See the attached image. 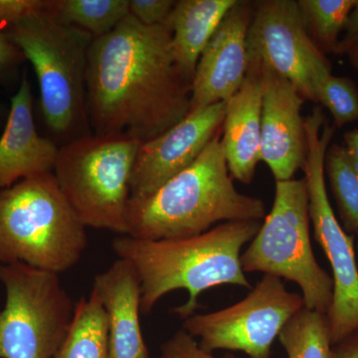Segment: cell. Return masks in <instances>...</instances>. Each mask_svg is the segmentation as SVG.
Masks as SVG:
<instances>
[{"label":"cell","instance_id":"obj_20","mask_svg":"<svg viewBox=\"0 0 358 358\" xmlns=\"http://www.w3.org/2000/svg\"><path fill=\"white\" fill-rule=\"evenodd\" d=\"M48 10L61 24L75 26L98 38L128 17L129 0H49Z\"/></svg>","mask_w":358,"mask_h":358},{"label":"cell","instance_id":"obj_30","mask_svg":"<svg viewBox=\"0 0 358 358\" xmlns=\"http://www.w3.org/2000/svg\"><path fill=\"white\" fill-rule=\"evenodd\" d=\"M331 358H358V327L333 345Z\"/></svg>","mask_w":358,"mask_h":358},{"label":"cell","instance_id":"obj_32","mask_svg":"<svg viewBox=\"0 0 358 358\" xmlns=\"http://www.w3.org/2000/svg\"><path fill=\"white\" fill-rule=\"evenodd\" d=\"M343 55L348 56V62L358 72V37L346 49Z\"/></svg>","mask_w":358,"mask_h":358},{"label":"cell","instance_id":"obj_22","mask_svg":"<svg viewBox=\"0 0 358 358\" xmlns=\"http://www.w3.org/2000/svg\"><path fill=\"white\" fill-rule=\"evenodd\" d=\"M324 174L338 204L341 226L348 234L358 232V173L345 145H329Z\"/></svg>","mask_w":358,"mask_h":358},{"label":"cell","instance_id":"obj_11","mask_svg":"<svg viewBox=\"0 0 358 358\" xmlns=\"http://www.w3.org/2000/svg\"><path fill=\"white\" fill-rule=\"evenodd\" d=\"M247 47L293 84L306 101L317 103V89L331 75V64L308 36L296 0H263L254 4Z\"/></svg>","mask_w":358,"mask_h":358},{"label":"cell","instance_id":"obj_15","mask_svg":"<svg viewBox=\"0 0 358 358\" xmlns=\"http://www.w3.org/2000/svg\"><path fill=\"white\" fill-rule=\"evenodd\" d=\"M58 152L57 145L35 128L31 84L24 72L0 136V190L22 179L53 173Z\"/></svg>","mask_w":358,"mask_h":358},{"label":"cell","instance_id":"obj_7","mask_svg":"<svg viewBox=\"0 0 358 358\" xmlns=\"http://www.w3.org/2000/svg\"><path fill=\"white\" fill-rule=\"evenodd\" d=\"M307 181H275L274 203L240 257L245 273L261 272L296 282L305 307L327 313L333 277L317 263L310 242Z\"/></svg>","mask_w":358,"mask_h":358},{"label":"cell","instance_id":"obj_27","mask_svg":"<svg viewBox=\"0 0 358 358\" xmlns=\"http://www.w3.org/2000/svg\"><path fill=\"white\" fill-rule=\"evenodd\" d=\"M159 358H216L205 352L199 343L185 329L176 331L162 345Z\"/></svg>","mask_w":358,"mask_h":358},{"label":"cell","instance_id":"obj_17","mask_svg":"<svg viewBox=\"0 0 358 358\" xmlns=\"http://www.w3.org/2000/svg\"><path fill=\"white\" fill-rule=\"evenodd\" d=\"M249 61L243 84L226 102L221 138L230 176L245 185L253 181L261 162L262 62Z\"/></svg>","mask_w":358,"mask_h":358},{"label":"cell","instance_id":"obj_24","mask_svg":"<svg viewBox=\"0 0 358 358\" xmlns=\"http://www.w3.org/2000/svg\"><path fill=\"white\" fill-rule=\"evenodd\" d=\"M317 101L333 115L336 129L358 121V88L350 78L329 75L317 87Z\"/></svg>","mask_w":358,"mask_h":358},{"label":"cell","instance_id":"obj_23","mask_svg":"<svg viewBox=\"0 0 358 358\" xmlns=\"http://www.w3.org/2000/svg\"><path fill=\"white\" fill-rule=\"evenodd\" d=\"M303 24L322 54L336 53L355 0H299Z\"/></svg>","mask_w":358,"mask_h":358},{"label":"cell","instance_id":"obj_12","mask_svg":"<svg viewBox=\"0 0 358 358\" xmlns=\"http://www.w3.org/2000/svg\"><path fill=\"white\" fill-rule=\"evenodd\" d=\"M226 102L192 110L154 140L143 143L131 178V197L145 196L185 171L222 127Z\"/></svg>","mask_w":358,"mask_h":358},{"label":"cell","instance_id":"obj_25","mask_svg":"<svg viewBox=\"0 0 358 358\" xmlns=\"http://www.w3.org/2000/svg\"><path fill=\"white\" fill-rule=\"evenodd\" d=\"M176 3L174 0H129V15L145 26H167Z\"/></svg>","mask_w":358,"mask_h":358},{"label":"cell","instance_id":"obj_3","mask_svg":"<svg viewBox=\"0 0 358 358\" xmlns=\"http://www.w3.org/2000/svg\"><path fill=\"white\" fill-rule=\"evenodd\" d=\"M222 127L202 154L159 189L131 197L126 236L178 239L202 234L219 222L261 221L262 200L238 192L224 155Z\"/></svg>","mask_w":358,"mask_h":358},{"label":"cell","instance_id":"obj_29","mask_svg":"<svg viewBox=\"0 0 358 358\" xmlns=\"http://www.w3.org/2000/svg\"><path fill=\"white\" fill-rule=\"evenodd\" d=\"M343 33V37L339 40L336 53H334L338 55H343L346 49L358 37V0H355V6L348 14Z\"/></svg>","mask_w":358,"mask_h":358},{"label":"cell","instance_id":"obj_19","mask_svg":"<svg viewBox=\"0 0 358 358\" xmlns=\"http://www.w3.org/2000/svg\"><path fill=\"white\" fill-rule=\"evenodd\" d=\"M53 358H108L107 317L93 292L77 301L69 336Z\"/></svg>","mask_w":358,"mask_h":358},{"label":"cell","instance_id":"obj_14","mask_svg":"<svg viewBox=\"0 0 358 358\" xmlns=\"http://www.w3.org/2000/svg\"><path fill=\"white\" fill-rule=\"evenodd\" d=\"M253 9L251 2L238 0L212 35L192 80L190 112L227 102L243 84L249 68L247 35Z\"/></svg>","mask_w":358,"mask_h":358},{"label":"cell","instance_id":"obj_6","mask_svg":"<svg viewBox=\"0 0 358 358\" xmlns=\"http://www.w3.org/2000/svg\"><path fill=\"white\" fill-rule=\"evenodd\" d=\"M141 145L92 134L59 147L54 176L86 227L127 235L131 173Z\"/></svg>","mask_w":358,"mask_h":358},{"label":"cell","instance_id":"obj_33","mask_svg":"<svg viewBox=\"0 0 358 358\" xmlns=\"http://www.w3.org/2000/svg\"><path fill=\"white\" fill-rule=\"evenodd\" d=\"M357 249H358V232H357Z\"/></svg>","mask_w":358,"mask_h":358},{"label":"cell","instance_id":"obj_2","mask_svg":"<svg viewBox=\"0 0 358 358\" xmlns=\"http://www.w3.org/2000/svg\"><path fill=\"white\" fill-rule=\"evenodd\" d=\"M261 224L224 222L202 234L178 239L140 240L122 235L112 247L117 258L129 261L138 273L141 313L148 315L166 294L183 289L187 301L173 312L185 320L194 315L199 296L206 289L221 285L251 289L240 257Z\"/></svg>","mask_w":358,"mask_h":358},{"label":"cell","instance_id":"obj_18","mask_svg":"<svg viewBox=\"0 0 358 358\" xmlns=\"http://www.w3.org/2000/svg\"><path fill=\"white\" fill-rule=\"evenodd\" d=\"M238 0H179L169 16L176 64L193 80L202 52Z\"/></svg>","mask_w":358,"mask_h":358},{"label":"cell","instance_id":"obj_4","mask_svg":"<svg viewBox=\"0 0 358 358\" xmlns=\"http://www.w3.org/2000/svg\"><path fill=\"white\" fill-rule=\"evenodd\" d=\"M86 228L53 173L0 190V264L61 274L81 260L88 246Z\"/></svg>","mask_w":358,"mask_h":358},{"label":"cell","instance_id":"obj_9","mask_svg":"<svg viewBox=\"0 0 358 358\" xmlns=\"http://www.w3.org/2000/svg\"><path fill=\"white\" fill-rule=\"evenodd\" d=\"M305 129L308 155L301 169L307 181L315 238L333 271V301L327 315L334 345L358 327V263L353 236L336 219L327 192L324 159L336 127L327 124L322 108L315 107L305 117Z\"/></svg>","mask_w":358,"mask_h":358},{"label":"cell","instance_id":"obj_13","mask_svg":"<svg viewBox=\"0 0 358 358\" xmlns=\"http://www.w3.org/2000/svg\"><path fill=\"white\" fill-rule=\"evenodd\" d=\"M261 70V160L275 181L289 180L307 159V134L301 115L306 100L291 82L272 68L262 62Z\"/></svg>","mask_w":358,"mask_h":358},{"label":"cell","instance_id":"obj_1","mask_svg":"<svg viewBox=\"0 0 358 358\" xmlns=\"http://www.w3.org/2000/svg\"><path fill=\"white\" fill-rule=\"evenodd\" d=\"M192 81L174 60L169 26L129 15L94 38L86 73L92 134L154 140L189 114Z\"/></svg>","mask_w":358,"mask_h":358},{"label":"cell","instance_id":"obj_10","mask_svg":"<svg viewBox=\"0 0 358 358\" xmlns=\"http://www.w3.org/2000/svg\"><path fill=\"white\" fill-rule=\"evenodd\" d=\"M301 294L292 293L281 278L265 275L246 298L217 312L193 315L183 322L205 352H242L250 358H271L282 329L301 308Z\"/></svg>","mask_w":358,"mask_h":358},{"label":"cell","instance_id":"obj_8","mask_svg":"<svg viewBox=\"0 0 358 358\" xmlns=\"http://www.w3.org/2000/svg\"><path fill=\"white\" fill-rule=\"evenodd\" d=\"M0 358H53L69 336L75 306L55 273L0 264Z\"/></svg>","mask_w":358,"mask_h":358},{"label":"cell","instance_id":"obj_16","mask_svg":"<svg viewBox=\"0 0 358 358\" xmlns=\"http://www.w3.org/2000/svg\"><path fill=\"white\" fill-rule=\"evenodd\" d=\"M92 292L107 317L108 358H150L141 333V281L134 266L117 258L96 275Z\"/></svg>","mask_w":358,"mask_h":358},{"label":"cell","instance_id":"obj_5","mask_svg":"<svg viewBox=\"0 0 358 358\" xmlns=\"http://www.w3.org/2000/svg\"><path fill=\"white\" fill-rule=\"evenodd\" d=\"M4 32L33 66L47 128L64 143L92 134L86 73L94 37L75 26L61 24L48 7L9 26Z\"/></svg>","mask_w":358,"mask_h":358},{"label":"cell","instance_id":"obj_31","mask_svg":"<svg viewBox=\"0 0 358 358\" xmlns=\"http://www.w3.org/2000/svg\"><path fill=\"white\" fill-rule=\"evenodd\" d=\"M345 138V148L352 160L353 166L358 173V129L348 131L343 136Z\"/></svg>","mask_w":358,"mask_h":358},{"label":"cell","instance_id":"obj_21","mask_svg":"<svg viewBox=\"0 0 358 358\" xmlns=\"http://www.w3.org/2000/svg\"><path fill=\"white\" fill-rule=\"evenodd\" d=\"M278 338L288 358H331L333 343L327 313L301 308Z\"/></svg>","mask_w":358,"mask_h":358},{"label":"cell","instance_id":"obj_26","mask_svg":"<svg viewBox=\"0 0 358 358\" xmlns=\"http://www.w3.org/2000/svg\"><path fill=\"white\" fill-rule=\"evenodd\" d=\"M49 0H0V29L43 13Z\"/></svg>","mask_w":358,"mask_h":358},{"label":"cell","instance_id":"obj_28","mask_svg":"<svg viewBox=\"0 0 358 358\" xmlns=\"http://www.w3.org/2000/svg\"><path fill=\"white\" fill-rule=\"evenodd\" d=\"M22 58L24 56L17 46L9 40L4 30L0 29V74L17 64Z\"/></svg>","mask_w":358,"mask_h":358}]
</instances>
